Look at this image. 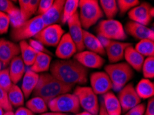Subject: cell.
I'll return each mask as SVG.
<instances>
[{
	"label": "cell",
	"mask_w": 154,
	"mask_h": 115,
	"mask_svg": "<svg viewBox=\"0 0 154 115\" xmlns=\"http://www.w3.org/2000/svg\"><path fill=\"white\" fill-rule=\"evenodd\" d=\"M79 18L84 30H87L103 18L104 13L97 0H80L79 1Z\"/></svg>",
	"instance_id": "277c9868"
},
{
	"label": "cell",
	"mask_w": 154,
	"mask_h": 115,
	"mask_svg": "<svg viewBox=\"0 0 154 115\" xmlns=\"http://www.w3.org/2000/svg\"><path fill=\"white\" fill-rule=\"evenodd\" d=\"M53 2H54L53 0H40L36 13L37 15L41 16L45 14L52 6Z\"/></svg>",
	"instance_id": "ab89813d"
},
{
	"label": "cell",
	"mask_w": 154,
	"mask_h": 115,
	"mask_svg": "<svg viewBox=\"0 0 154 115\" xmlns=\"http://www.w3.org/2000/svg\"><path fill=\"white\" fill-rule=\"evenodd\" d=\"M97 38L104 48L109 62L111 63H116L122 61L126 48L132 46L131 44L127 42L110 40L101 37H97Z\"/></svg>",
	"instance_id": "9c48e42d"
},
{
	"label": "cell",
	"mask_w": 154,
	"mask_h": 115,
	"mask_svg": "<svg viewBox=\"0 0 154 115\" xmlns=\"http://www.w3.org/2000/svg\"><path fill=\"white\" fill-rule=\"evenodd\" d=\"M144 115H154V98L151 97L148 101L147 105L145 107Z\"/></svg>",
	"instance_id": "7bdbcfd3"
},
{
	"label": "cell",
	"mask_w": 154,
	"mask_h": 115,
	"mask_svg": "<svg viewBox=\"0 0 154 115\" xmlns=\"http://www.w3.org/2000/svg\"><path fill=\"white\" fill-rule=\"evenodd\" d=\"M73 86L58 80L51 73L39 74V80L33 90V95L42 98L46 104L63 94L69 93Z\"/></svg>",
	"instance_id": "7a4b0ae2"
},
{
	"label": "cell",
	"mask_w": 154,
	"mask_h": 115,
	"mask_svg": "<svg viewBox=\"0 0 154 115\" xmlns=\"http://www.w3.org/2000/svg\"><path fill=\"white\" fill-rule=\"evenodd\" d=\"M64 34L61 26L54 24L44 27L33 38L44 46L56 47Z\"/></svg>",
	"instance_id": "30bf717a"
},
{
	"label": "cell",
	"mask_w": 154,
	"mask_h": 115,
	"mask_svg": "<svg viewBox=\"0 0 154 115\" xmlns=\"http://www.w3.org/2000/svg\"><path fill=\"white\" fill-rule=\"evenodd\" d=\"M77 48L69 33L64 34L57 46L55 55L62 60H68L77 53Z\"/></svg>",
	"instance_id": "e0dca14e"
},
{
	"label": "cell",
	"mask_w": 154,
	"mask_h": 115,
	"mask_svg": "<svg viewBox=\"0 0 154 115\" xmlns=\"http://www.w3.org/2000/svg\"><path fill=\"white\" fill-rule=\"evenodd\" d=\"M45 26L41 16L37 15L36 17L22 23L17 26L13 28L11 32V37L15 41H26L31 37H34Z\"/></svg>",
	"instance_id": "5b68a950"
},
{
	"label": "cell",
	"mask_w": 154,
	"mask_h": 115,
	"mask_svg": "<svg viewBox=\"0 0 154 115\" xmlns=\"http://www.w3.org/2000/svg\"><path fill=\"white\" fill-rule=\"evenodd\" d=\"M145 107V105L144 104H140L127 111L125 115H144Z\"/></svg>",
	"instance_id": "b9f144b4"
},
{
	"label": "cell",
	"mask_w": 154,
	"mask_h": 115,
	"mask_svg": "<svg viewBox=\"0 0 154 115\" xmlns=\"http://www.w3.org/2000/svg\"><path fill=\"white\" fill-rule=\"evenodd\" d=\"M83 42L84 46L88 51L95 53L100 56L106 55L104 48L97 37L91 33L88 30H83Z\"/></svg>",
	"instance_id": "ffe728a7"
},
{
	"label": "cell",
	"mask_w": 154,
	"mask_h": 115,
	"mask_svg": "<svg viewBox=\"0 0 154 115\" xmlns=\"http://www.w3.org/2000/svg\"><path fill=\"white\" fill-rule=\"evenodd\" d=\"M51 74L69 85H84L88 81V69L75 59L57 60L51 64Z\"/></svg>",
	"instance_id": "6da1fadb"
},
{
	"label": "cell",
	"mask_w": 154,
	"mask_h": 115,
	"mask_svg": "<svg viewBox=\"0 0 154 115\" xmlns=\"http://www.w3.org/2000/svg\"><path fill=\"white\" fill-rule=\"evenodd\" d=\"M78 6V0H66V1H65L61 20L63 24L67 23L70 19L77 13Z\"/></svg>",
	"instance_id": "1f68e13d"
},
{
	"label": "cell",
	"mask_w": 154,
	"mask_h": 115,
	"mask_svg": "<svg viewBox=\"0 0 154 115\" xmlns=\"http://www.w3.org/2000/svg\"><path fill=\"white\" fill-rule=\"evenodd\" d=\"M0 12L6 13L9 17L20 13V9L10 0H0Z\"/></svg>",
	"instance_id": "e575fe53"
},
{
	"label": "cell",
	"mask_w": 154,
	"mask_h": 115,
	"mask_svg": "<svg viewBox=\"0 0 154 115\" xmlns=\"http://www.w3.org/2000/svg\"><path fill=\"white\" fill-rule=\"evenodd\" d=\"M13 84L10 74H9V69L8 68L1 70V71H0V88H2V90L7 92Z\"/></svg>",
	"instance_id": "8d00e7d4"
},
{
	"label": "cell",
	"mask_w": 154,
	"mask_h": 115,
	"mask_svg": "<svg viewBox=\"0 0 154 115\" xmlns=\"http://www.w3.org/2000/svg\"><path fill=\"white\" fill-rule=\"evenodd\" d=\"M142 71L144 79H151L154 77V58L153 57H146L144 61L142 67Z\"/></svg>",
	"instance_id": "836d02e7"
},
{
	"label": "cell",
	"mask_w": 154,
	"mask_h": 115,
	"mask_svg": "<svg viewBox=\"0 0 154 115\" xmlns=\"http://www.w3.org/2000/svg\"><path fill=\"white\" fill-rule=\"evenodd\" d=\"M116 2L121 15H125L127 12L131 11L140 4L138 0H118Z\"/></svg>",
	"instance_id": "d590c367"
},
{
	"label": "cell",
	"mask_w": 154,
	"mask_h": 115,
	"mask_svg": "<svg viewBox=\"0 0 154 115\" xmlns=\"http://www.w3.org/2000/svg\"><path fill=\"white\" fill-rule=\"evenodd\" d=\"M19 46L20 48V53L22 54L21 57H22L25 65L31 66L35 59L37 52L29 45V42L26 41H20Z\"/></svg>",
	"instance_id": "4316f807"
},
{
	"label": "cell",
	"mask_w": 154,
	"mask_h": 115,
	"mask_svg": "<svg viewBox=\"0 0 154 115\" xmlns=\"http://www.w3.org/2000/svg\"><path fill=\"white\" fill-rule=\"evenodd\" d=\"M118 98L122 107V111L124 112L129 111L141 102V98L137 95L132 83H127L119 91Z\"/></svg>",
	"instance_id": "8fae6325"
},
{
	"label": "cell",
	"mask_w": 154,
	"mask_h": 115,
	"mask_svg": "<svg viewBox=\"0 0 154 115\" xmlns=\"http://www.w3.org/2000/svg\"><path fill=\"white\" fill-rule=\"evenodd\" d=\"M152 6L147 2H143L134 7L128 13V16L132 22L138 23L143 26H147L151 23L152 17L150 15V10Z\"/></svg>",
	"instance_id": "2e32d148"
},
{
	"label": "cell",
	"mask_w": 154,
	"mask_h": 115,
	"mask_svg": "<svg viewBox=\"0 0 154 115\" xmlns=\"http://www.w3.org/2000/svg\"><path fill=\"white\" fill-rule=\"evenodd\" d=\"M51 59L52 57L48 54L37 53L35 59L30 70L37 74L48 71L51 66Z\"/></svg>",
	"instance_id": "484cf974"
},
{
	"label": "cell",
	"mask_w": 154,
	"mask_h": 115,
	"mask_svg": "<svg viewBox=\"0 0 154 115\" xmlns=\"http://www.w3.org/2000/svg\"><path fill=\"white\" fill-rule=\"evenodd\" d=\"M108 74L114 91H120L124 88L134 75V70L127 62L111 63L104 68Z\"/></svg>",
	"instance_id": "3957f363"
},
{
	"label": "cell",
	"mask_w": 154,
	"mask_h": 115,
	"mask_svg": "<svg viewBox=\"0 0 154 115\" xmlns=\"http://www.w3.org/2000/svg\"><path fill=\"white\" fill-rule=\"evenodd\" d=\"M74 95L78 98L80 107L93 115H98L100 105L97 96L90 87L77 86Z\"/></svg>",
	"instance_id": "ba28073f"
},
{
	"label": "cell",
	"mask_w": 154,
	"mask_h": 115,
	"mask_svg": "<svg viewBox=\"0 0 154 115\" xmlns=\"http://www.w3.org/2000/svg\"><path fill=\"white\" fill-rule=\"evenodd\" d=\"M99 4L107 20H113L118 13V7L116 0H100Z\"/></svg>",
	"instance_id": "f546056e"
},
{
	"label": "cell",
	"mask_w": 154,
	"mask_h": 115,
	"mask_svg": "<svg viewBox=\"0 0 154 115\" xmlns=\"http://www.w3.org/2000/svg\"><path fill=\"white\" fill-rule=\"evenodd\" d=\"M102 102L108 115H121L122 114L120 101L113 92H109L103 95Z\"/></svg>",
	"instance_id": "603a6c76"
},
{
	"label": "cell",
	"mask_w": 154,
	"mask_h": 115,
	"mask_svg": "<svg viewBox=\"0 0 154 115\" xmlns=\"http://www.w3.org/2000/svg\"><path fill=\"white\" fill-rule=\"evenodd\" d=\"M48 108L58 113L78 114L80 110L78 97L74 94H63L48 103Z\"/></svg>",
	"instance_id": "8992f818"
},
{
	"label": "cell",
	"mask_w": 154,
	"mask_h": 115,
	"mask_svg": "<svg viewBox=\"0 0 154 115\" xmlns=\"http://www.w3.org/2000/svg\"><path fill=\"white\" fill-rule=\"evenodd\" d=\"M125 30L126 34L138 40H143V39L154 40L153 30L138 23L130 21L126 23Z\"/></svg>",
	"instance_id": "ac0fdd59"
},
{
	"label": "cell",
	"mask_w": 154,
	"mask_h": 115,
	"mask_svg": "<svg viewBox=\"0 0 154 115\" xmlns=\"http://www.w3.org/2000/svg\"><path fill=\"white\" fill-rule=\"evenodd\" d=\"M98 115H108L107 112H106V110H105V108H104V104H103V102H102V101H101V104H100V105Z\"/></svg>",
	"instance_id": "f6af8a7d"
},
{
	"label": "cell",
	"mask_w": 154,
	"mask_h": 115,
	"mask_svg": "<svg viewBox=\"0 0 154 115\" xmlns=\"http://www.w3.org/2000/svg\"><path fill=\"white\" fill-rule=\"evenodd\" d=\"M20 53V48L18 44L4 38H0V63L5 68Z\"/></svg>",
	"instance_id": "4fadbf2b"
},
{
	"label": "cell",
	"mask_w": 154,
	"mask_h": 115,
	"mask_svg": "<svg viewBox=\"0 0 154 115\" xmlns=\"http://www.w3.org/2000/svg\"><path fill=\"white\" fill-rule=\"evenodd\" d=\"M134 48L143 57H149L154 55V41L150 39L140 40Z\"/></svg>",
	"instance_id": "d6a6232c"
},
{
	"label": "cell",
	"mask_w": 154,
	"mask_h": 115,
	"mask_svg": "<svg viewBox=\"0 0 154 115\" xmlns=\"http://www.w3.org/2000/svg\"><path fill=\"white\" fill-rule=\"evenodd\" d=\"M0 107L5 112L13 111V106L9 102L7 92L2 88H0Z\"/></svg>",
	"instance_id": "74e56055"
},
{
	"label": "cell",
	"mask_w": 154,
	"mask_h": 115,
	"mask_svg": "<svg viewBox=\"0 0 154 115\" xmlns=\"http://www.w3.org/2000/svg\"><path fill=\"white\" fill-rule=\"evenodd\" d=\"M91 88L95 95H104L110 92L112 83L110 78L105 72H95L90 76Z\"/></svg>",
	"instance_id": "7c38bea8"
},
{
	"label": "cell",
	"mask_w": 154,
	"mask_h": 115,
	"mask_svg": "<svg viewBox=\"0 0 154 115\" xmlns=\"http://www.w3.org/2000/svg\"><path fill=\"white\" fill-rule=\"evenodd\" d=\"M10 23L9 16L6 13L0 12V35L5 34L8 32Z\"/></svg>",
	"instance_id": "f35d334b"
},
{
	"label": "cell",
	"mask_w": 154,
	"mask_h": 115,
	"mask_svg": "<svg viewBox=\"0 0 154 115\" xmlns=\"http://www.w3.org/2000/svg\"><path fill=\"white\" fill-rule=\"evenodd\" d=\"M150 15H151V17L152 18H153V16H154V8H151V9L150 10Z\"/></svg>",
	"instance_id": "681fc988"
},
{
	"label": "cell",
	"mask_w": 154,
	"mask_h": 115,
	"mask_svg": "<svg viewBox=\"0 0 154 115\" xmlns=\"http://www.w3.org/2000/svg\"><path fill=\"white\" fill-rule=\"evenodd\" d=\"M136 91L140 98H150L153 97L154 85L151 80L142 79L137 83Z\"/></svg>",
	"instance_id": "83f0119b"
},
{
	"label": "cell",
	"mask_w": 154,
	"mask_h": 115,
	"mask_svg": "<svg viewBox=\"0 0 154 115\" xmlns=\"http://www.w3.org/2000/svg\"><path fill=\"white\" fill-rule=\"evenodd\" d=\"M0 71H1V63H0Z\"/></svg>",
	"instance_id": "816d5d0a"
},
{
	"label": "cell",
	"mask_w": 154,
	"mask_h": 115,
	"mask_svg": "<svg viewBox=\"0 0 154 115\" xmlns=\"http://www.w3.org/2000/svg\"><path fill=\"white\" fill-rule=\"evenodd\" d=\"M9 74L13 84H17L25 74V64L21 56L15 57L10 63Z\"/></svg>",
	"instance_id": "7402d4cb"
},
{
	"label": "cell",
	"mask_w": 154,
	"mask_h": 115,
	"mask_svg": "<svg viewBox=\"0 0 154 115\" xmlns=\"http://www.w3.org/2000/svg\"><path fill=\"white\" fill-rule=\"evenodd\" d=\"M39 80V74L35 72L31 71V70H27L25 72L23 77V81L22 84V90L24 94V98H29L31 93L35 88Z\"/></svg>",
	"instance_id": "d4e9b609"
},
{
	"label": "cell",
	"mask_w": 154,
	"mask_h": 115,
	"mask_svg": "<svg viewBox=\"0 0 154 115\" xmlns=\"http://www.w3.org/2000/svg\"><path fill=\"white\" fill-rule=\"evenodd\" d=\"M74 59L86 68H100L105 63L104 59L102 56L88 50L77 53L74 55Z\"/></svg>",
	"instance_id": "9a60e30c"
},
{
	"label": "cell",
	"mask_w": 154,
	"mask_h": 115,
	"mask_svg": "<svg viewBox=\"0 0 154 115\" xmlns=\"http://www.w3.org/2000/svg\"><path fill=\"white\" fill-rule=\"evenodd\" d=\"M3 115H14L13 111H7L4 113Z\"/></svg>",
	"instance_id": "c3c4849f"
},
{
	"label": "cell",
	"mask_w": 154,
	"mask_h": 115,
	"mask_svg": "<svg viewBox=\"0 0 154 115\" xmlns=\"http://www.w3.org/2000/svg\"><path fill=\"white\" fill-rule=\"evenodd\" d=\"M4 110L2 108V107H0V115H3L4 114Z\"/></svg>",
	"instance_id": "f907efd6"
},
{
	"label": "cell",
	"mask_w": 154,
	"mask_h": 115,
	"mask_svg": "<svg viewBox=\"0 0 154 115\" xmlns=\"http://www.w3.org/2000/svg\"><path fill=\"white\" fill-rule=\"evenodd\" d=\"M9 102L13 107H20L24 104V96L17 84H13L7 92Z\"/></svg>",
	"instance_id": "f1b7e54d"
},
{
	"label": "cell",
	"mask_w": 154,
	"mask_h": 115,
	"mask_svg": "<svg viewBox=\"0 0 154 115\" xmlns=\"http://www.w3.org/2000/svg\"><path fill=\"white\" fill-rule=\"evenodd\" d=\"M29 44L32 47V48L34 49L35 50L37 51V53H46V54H48V55H52V53H51L49 50H47V49L45 48V46L42 45L41 43H39V41H36L35 39H30Z\"/></svg>",
	"instance_id": "60d3db41"
},
{
	"label": "cell",
	"mask_w": 154,
	"mask_h": 115,
	"mask_svg": "<svg viewBox=\"0 0 154 115\" xmlns=\"http://www.w3.org/2000/svg\"><path fill=\"white\" fill-rule=\"evenodd\" d=\"M124 58L133 70H136L137 72L142 71V67L145 59L137 52L134 46H131L126 48Z\"/></svg>",
	"instance_id": "44dd1931"
},
{
	"label": "cell",
	"mask_w": 154,
	"mask_h": 115,
	"mask_svg": "<svg viewBox=\"0 0 154 115\" xmlns=\"http://www.w3.org/2000/svg\"><path fill=\"white\" fill-rule=\"evenodd\" d=\"M98 37L113 41H124L127 38L123 26L116 20H104L98 23L96 28Z\"/></svg>",
	"instance_id": "52a82bcc"
},
{
	"label": "cell",
	"mask_w": 154,
	"mask_h": 115,
	"mask_svg": "<svg viewBox=\"0 0 154 115\" xmlns=\"http://www.w3.org/2000/svg\"><path fill=\"white\" fill-rule=\"evenodd\" d=\"M67 23H68L69 29V34L71 36L72 40L75 44L77 51L78 53L84 51L85 48L83 42L84 29L82 27L78 12L67 22Z\"/></svg>",
	"instance_id": "5bb4252c"
},
{
	"label": "cell",
	"mask_w": 154,
	"mask_h": 115,
	"mask_svg": "<svg viewBox=\"0 0 154 115\" xmlns=\"http://www.w3.org/2000/svg\"><path fill=\"white\" fill-rule=\"evenodd\" d=\"M20 17L22 23L30 20L37 13L39 0H19Z\"/></svg>",
	"instance_id": "cb8c5ba5"
},
{
	"label": "cell",
	"mask_w": 154,
	"mask_h": 115,
	"mask_svg": "<svg viewBox=\"0 0 154 115\" xmlns=\"http://www.w3.org/2000/svg\"><path fill=\"white\" fill-rule=\"evenodd\" d=\"M14 115H34V113L26 107H20L14 112Z\"/></svg>",
	"instance_id": "ee69618b"
},
{
	"label": "cell",
	"mask_w": 154,
	"mask_h": 115,
	"mask_svg": "<svg viewBox=\"0 0 154 115\" xmlns=\"http://www.w3.org/2000/svg\"><path fill=\"white\" fill-rule=\"evenodd\" d=\"M64 3V0H55L49 10L41 15L44 26L57 24L62 20Z\"/></svg>",
	"instance_id": "d6986e66"
},
{
	"label": "cell",
	"mask_w": 154,
	"mask_h": 115,
	"mask_svg": "<svg viewBox=\"0 0 154 115\" xmlns=\"http://www.w3.org/2000/svg\"><path fill=\"white\" fill-rule=\"evenodd\" d=\"M74 115H93V114L89 113V112L85 111V112H80V113L75 114H74Z\"/></svg>",
	"instance_id": "7dc6e473"
},
{
	"label": "cell",
	"mask_w": 154,
	"mask_h": 115,
	"mask_svg": "<svg viewBox=\"0 0 154 115\" xmlns=\"http://www.w3.org/2000/svg\"><path fill=\"white\" fill-rule=\"evenodd\" d=\"M42 115H67V114L64 113H58V112H45Z\"/></svg>",
	"instance_id": "bcb514c9"
},
{
	"label": "cell",
	"mask_w": 154,
	"mask_h": 115,
	"mask_svg": "<svg viewBox=\"0 0 154 115\" xmlns=\"http://www.w3.org/2000/svg\"><path fill=\"white\" fill-rule=\"evenodd\" d=\"M26 108L32 113L44 114L47 112L48 104L42 98L34 97L26 102Z\"/></svg>",
	"instance_id": "4dcf8cb0"
}]
</instances>
